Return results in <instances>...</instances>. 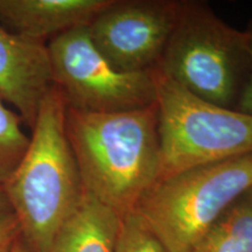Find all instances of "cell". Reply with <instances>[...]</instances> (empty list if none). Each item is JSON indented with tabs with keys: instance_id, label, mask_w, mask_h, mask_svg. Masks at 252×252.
<instances>
[{
	"instance_id": "7a4b0ae2",
	"label": "cell",
	"mask_w": 252,
	"mask_h": 252,
	"mask_svg": "<svg viewBox=\"0 0 252 252\" xmlns=\"http://www.w3.org/2000/svg\"><path fill=\"white\" fill-rule=\"evenodd\" d=\"M65 116L67 103L54 86L41 103L26 153L2 186L28 252H47L86 194Z\"/></svg>"
},
{
	"instance_id": "8992f818",
	"label": "cell",
	"mask_w": 252,
	"mask_h": 252,
	"mask_svg": "<svg viewBox=\"0 0 252 252\" xmlns=\"http://www.w3.org/2000/svg\"><path fill=\"white\" fill-rule=\"evenodd\" d=\"M54 86L69 109L82 112H119L157 103L156 70H118L100 54L80 27L47 43Z\"/></svg>"
},
{
	"instance_id": "ba28073f",
	"label": "cell",
	"mask_w": 252,
	"mask_h": 252,
	"mask_svg": "<svg viewBox=\"0 0 252 252\" xmlns=\"http://www.w3.org/2000/svg\"><path fill=\"white\" fill-rule=\"evenodd\" d=\"M53 87L47 42L18 35L0 25V97L18 110L31 128Z\"/></svg>"
},
{
	"instance_id": "7c38bea8",
	"label": "cell",
	"mask_w": 252,
	"mask_h": 252,
	"mask_svg": "<svg viewBox=\"0 0 252 252\" xmlns=\"http://www.w3.org/2000/svg\"><path fill=\"white\" fill-rule=\"evenodd\" d=\"M21 122L20 116L0 97V187L20 163L30 145L31 137L23 131Z\"/></svg>"
},
{
	"instance_id": "5bb4252c",
	"label": "cell",
	"mask_w": 252,
	"mask_h": 252,
	"mask_svg": "<svg viewBox=\"0 0 252 252\" xmlns=\"http://www.w3.org/2000/svg\"><path fill=\"white\" fill-rule=\"evenodd\" d=\"M19 237L20 228L13 214L0 220V252H11Z\"/></svg>"
},
{
	"instance_id": "5b68a950",
	"label": "cell",
	"mask_w": 252,
	"mask_h": 252,
	"mask_svg": "<svg viewBox=\"0 0 252 252\" xmlns=\"http://www.w3.org/2000/svg\"><path fill=\"white\" fill-rule=\"evenodd\" d=\"M156 76L160 179L252 153L251 115L198 98L157 70Z\"/></svg>"
},
{
	"instance_id": "9c48e42d",
	"label": "cell",
	"mask_w": 252,
	"mask_h": 252,
	"mask_svg": "<svg viewBox=\"0 0 252 252\" xmlns=\"http://www.w3.org/2000/svg\"><path fill=\"white\" fill-rule=\"evenodd\" d=\"M111 0H0V25L27 39L42 41L88 27Z\"/></svg>"
},
{
	"instance_id": "e0dca14e",
	"label": "cell",
	"mask_w": 252,
	"mask_h": 252,
	"mask_svg": "<svg viewBox=\"0 0 252 252\" xmlns=\"http://www.w3.org/2000/svg\"><path fill=\"white\" fill-rule=\"evenodd\" d=\"M11 252H28V251L26 250V247H25L24 242L21 241L20 237H19V238L17 239V242H15V243H14V245H13V248H12Z\"/></svg>"
},
{
	"instance_id": "4fadbf2b",
	"label": "cell",
	"mask_w": 252,
	"mask_h": 252,
	"mask_svg": "<svg viewBox=\"0 0 252 252\" xmlns=\"http://www.w3.org/2000/svg\"><path fill=\"white\" fill-rule=\"evenodd\" d=\"M116 252H168L137 214L123 217Z\"/></svg>"
},
{
	"instance_id": "3957f363",
	"label": "cell",
	"mask_w": 252,
	"mask_h": 252,
	"mask_svg": "<svg viewBox=\"0 0 252 252\" xmlns=\"http://www.w3.org/2000/svg\"><path fill=\"white\" fill-rule=\"evenodd\" d=\"M156 70L198 98L236 110L250 74L247 32L229 26L207 4L181 1Z\"/></svg>"
},
{
	"instance_id": "52a82bcc",
	"label": "cell",
	"mask_w": 252,
	"mask_h": 252,
	"mask_svg": "<svg viewBox=\"0 0 252 252\" xmlns=\"http://www.w3.org/2000/svg\"><path fill=\"white\" fill-rule=\"evenodd\" d=\"M181 1L111 0L88 26L91 41L118 70L157 68L174 31Z\"/></svg>"
},
{
	"instance_id": "6da1fadb",
	"label": "cell",
	"mask_w": 252,
	"mask_h": 252,
	"mask_svg": "<svg viewBox=\"0 0 252 252\" xmlns=\"http://www.w3.org/2000/svg\"><path fill=\"white\" fill-rule=\"evenodd\" d=\"M65 130L84 191L119 216L133 213L160 179L157 103L119 112L67 106Z\"/></svg>"
},
{
	"instance_id": "9a60e30c",
	"label": "cell",
	"mask_w": 252,
	"mask_h": 252,
	"mask_svg": "<svg viewBox=\"0 0 252 252\" xmlns=\"http://www.w3.org/2000/svg\"><path fill=\"white\" fill-rule=\"evenodd\" d=\"M245 32L248 34L249 50H250V74H249L247 86H245V89L243 94H242L241 99H239L237 109L236 110L252 116V21L249 24Z\"/></svg>"
},
{
	"instance_id": "8fae6325",
	"label": "cell",
	"mask_w": 252,
	"mask_h": 252,
	"mask_svg": "<svg viewBox=\"0 0 252 252\" xmlns=\"http://www.w3.org/2000/svg\"><path fill=\"white\" fill-rule=\"evenodd\" d=\"M190 252H252V187L226 208Z\"/></svg>"
},
{
	"instance_id": "2e32d148",
	"label": "cell",
	"mask_w": 252,
	"mask_h": 252,
	"mask_svg": "<svg viewBox=\"0 0 252 252\" xmlns=\"http://www.w3.org/2000/svg\"><path fill=\"white\" fill-rule=\"evenodd\" d=\"M11 214H13V213H12V209H11V206H9L7 196H6L2 187H0V220H1L2 219H5V217L9 216Z\"/></svg>"
},
{
	"instance_id": "30bf717a",
	"label": "cell",
	"mask_w": 252,
	"mask_h": 252,
	"mask_svg": "<svg viewBox=\"0 0 252 252\" xmlns=\"http://www.w3.org/2000/svg\"><path fill=\"white\" fill-rule=\"evenodd\" d=\"M122 220L117 213L86 193L47 252H116Z\"/></svg>"
},
{
	"instance_id": "277c9868",
	"label": "cell",
	"mask_w": 252,
	"mask_h": 252,
	"mask_svg": "<svg viewBox=\"0 0 252 252\" xmlns=\"http://www.w3.org/2000/svg\"><path fill=\"white\" fill-rule=\"evenodd\" d=\"M252 187V153L160 179L134 209L168 252H190L213 223Z\"/></svg>"
}]
</instances>
